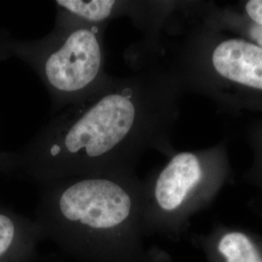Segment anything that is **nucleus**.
Returning <instances> with one entry per match:
<instances>
[{"label": "nucleus", "instance_id": "nucleus-7", "mask_svg": "<svg viewBox=\"0 0 262 262\" xmlns=\"http://www.w3.org/2000/svg\"><path fill=\"white\" fill-rule=\"evenodd\" d=\"M41 239L44 235L37 221H23L0 212V262L28 261L34 257Z\"/></svg>", "mask_w": 262, "mask_h": 262}, {"label": "nucleus", "instance_id": "nucleus-9", "mask_svg": "<svg viewBox=\"0 0 262 262\" xmlns=\"http://www.w3.org/2000/svg\"><path fill=\"white\" fill-rule=\"evenodd\" d=\"M247 139L253 152V163L244 178L255 187L262 200V118L249 125Z\"/></svg>", "mask_w": 262, "mask_h": 262}, {"label": "nucleus", "instance_id": "nucleus-5", "mask_svg": "<svg viewBox=\"0 0 262 262\" xmlns=\"http://www.w3.org/2000/svg\"><path fill=\"white\" fill-rule=\"evenodd\" d=\"M106 28L56 12L50 33L19 49L46 86L53 113L92 98L116 79L106 72Z\"/></svg>", "mask_w": 262, "mask_h": 262}, {"label": "nucleus", "instance_id": "nucleus-1", "mask_svg": "<svg viewBox=\"0 0 262 262\" xmlns=\"http://www.w3.org/2000/svg\"><path fill=\"white\" fill-rule=\"evenodd\" d=\"M186 94L168 63L155 59L66 108L38 133L21 159L42 185L60 179L134 171L149 150L170 158L172 130Z\"/></svg>", "mask_w": 262, "mask_h": 262}, {"label": "nucleus", "instance_id": "nucleus-4", "mask_svg": "<svg viewBox=\"0 0 262 262\" xmlns=\"http://www.w3.org/2000/svg\"><path fill=\"white\" fill-rule=\"evenodd\" d=\"M232 177L226 141L175 151L144 184L143 229L177 241L190 219L210 206Z\"/></svg>", "mask_w": 262, "mask_h": 262}, {"label": "nucleus", "instance_id": "nucleus-6", "mask_svg": "<svg viewBox=\"0 0 262 262\" xmlns=\"http://www.w3.org/2000/svg\"><path fill=\"white\" fill-rule=\"evenodd\" d=\"M205 262H262V236L237 225L216 223L206 234L191 236Z\"/></svg>", "mask_w": 262, "mask_h": 262}, {"label": "nucleus", "instance_id": "nucleus-8", "mask_svg": "<svg viewBox=\"0 0 262 262\" xmlns=\"http://www.w3.org/2000/svg\"><path fill=\"white\" fill-rule=\"evenodd\" d=\"M199 18L205 24L227 33L250 40L262 47V25L243 18L232 6L221 7L210 2H195Z\"/></svg>", "mask_w": 262, "mask_h": 262}, {"label": "nucleus", "instance_id": "nucleus-3", "mask_svg": "<svg viewBox=\"0 0 262 262\" xmlns=\"http://www.w3.org/2000/svg\"><path fill=\"white\" fill-rule=\"evenodd\" d=\"M163 33L178 36L164 59L186 93L205 96L229 114L262 113V47L205 24L195 1H182Z\"/></svg>", "mask_w": 262, "mask_h": 262}, {"label": "nucleus", "instance_id": "nucleus-2", "mask_svg": "<svg viewBox=\"0 0 262 262\" xmlns=\"http://www.w3.org/2000/svg\"><path fill=\"white\" fill-rule=\"evenodd\" d=\"M37 223L44 238L90 262H168L144 248V184L135 171L43 184Z\"/></svg>", "mask_w": 262, "mask_h": 262}, {"label": "nucleus", "instance_id": "nucleus-10", "mask_svg": "<svg viewBox=\"0 0 262 262\" xmlns=\"http://www.w3.org/2000/svg\"><path fill=\"white\" fill-rule=\"evenodd\" d=\"M239 15L253 24L262 25V0L244 1L239 7H233Z\"/></svg>", "mask_w": 262, "mask_h": 262}]
</instances>
